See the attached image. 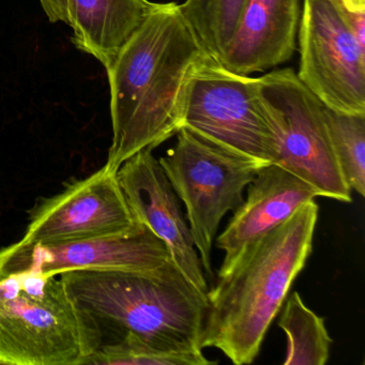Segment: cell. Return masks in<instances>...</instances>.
<instances>
[{"mask_svg":"<svg viewBox=\"0 0 365 365\" xmlns=\"http://www.w3.org/2000/svg\"><path fill=\"white\" fill-rule=\"evenodd\" d=\"M134 219L117 172L106 166L87 178L43 198L29 212L23 243H61L130 234L142 227Z\"/></svg>","mask_w":365,"mask_h":365,"instance_id":"9c48e42d","label":"cell"},{"mask_svg":"<svg viewBox=\"0 0 365 365\" xmlns=\"http://www.w3.org/2000/svg\"><path fill=\"white\" fill-rule=\"evenodd\" d=\"M346 14L354 37L359 44L365 48V11H349L346 9Z\"/></svg>","mask_w":365,"mask_h":365,"instance_id":"ffe728a7","label":"cell"},{"mask_svg":"<svg viewBox=\"0 0 365 365\" xmlns=\"http://www.w3.org/2000/svg\"><path fill=\"white\" fill-rule=\"evenodd\" d=\"M299 0H247L219 63L241 76L272 69L294 56Z\"/></svg>","mask_w":365,"mask_h":365,"instance_id":"4fadbf2b","label":"cell"},{"mask_svg":"<svg viewBox=\"0 0 365 365\" xmlns=\"http://www.w3.org/2000/svg\"><path fill=\"white\" fill-rule=\"evenodd\" d=\"M299 46L301 82L331 110L365 115V48L339 0H304Z\"/></svg>","mask_w":365,"mask_h":365,"instance_id":"ba28073f","label":"cell"},{"mask_svg":"<svg viewBox=\"0 0 365 365\" xmlns=\"http://www.w3.org/2000/svg\"><path fill=\"white\" fill-rule=\"evenodd\" d=\"M331 142L350 189L365 195V115L344 114L324 106Z\"/></svg>","mask_w":365,"mask_h":365,"instance_id":"e0dca14e","label":"cell"},{"mask_svg":"<svg viewBox=\"0 0 365 365\" xmlns=\"http://www.w3.org/2000/svg\"><path fill=\"white\" fill-rule=\"evenodd\" d=\"M262 100L279 132L275 165L307 182L317 196L352 200L331 142L324 104L292 69L274 70L259 78Z\"/></svg>","mask_w":365,"mask_h":365,"instance_id":"52a82bcc","label":"cell"},{"mask_svg":"<svg viewBox=\"0 0 365 365\" xmlns=\"http://www.w3.org/2000/svg\"><path fill=\"white\" fill-rule=\"evenodd\" d=\"M182 127L266 165L277 160L279 132L259 78L230 71L210 55L190 78Z\"/></svg>","mask_w":365,"mask_h":365,"instance_id":"8992f818","label":"cell"},{"mask_svg":"<svg viewBox=\"0 0 365 365\" xmlns=\"http://www.w3.org/2000/svg\"><path fill=\"white\" fill-rule=\"evenodd\" d=\"M279 327L287 336L285 365H324L330 358L332 339L324 318L305 305L299 292L286 299Z\"/></svg>","mask_w":365,"mask_h":365,"instance_id":"9a60e30c","label":"cell"},{"mask_svg":"<svg viewBox=\"0 0 365 365\" xmlns=\"http://www.w3.org/2000/svg\"><path fill=\"white\" fill-rule=\"evenodd\" d=\"M247 1L185 0L180 9L202 48L219 61L234 36Z\"/></svg>","mask_w":365,"mask_h":365,"instance_id":"2e32d148","label":"cell"},{"mask_svg":"<svg viewBox=\"0 0 365 365\" xmlns=\"http://www.w3.org/2000/svg\"><path fill=\"white\" fill-rule=\"evenodd\" d=\"M172 259L165 243L147 226L125 235L61 243H12L0 249V277L34 272L150 271Z\"/></svg>","mask_w":365,"mask_h":365,"instance_id":"30bf717a","label":"cell"},{"mask_svg":"<svg viewBox=\"0 0 365 365\" xmlns=\"http://www.w3.org/2000/svg\"><path fill=\"white\" fill-rule=\"evenodd\" d=\"M39 3L51 23L68 24V0H39Z\"/></svg>","mask_w":365,"mask_h":365,"instance_id":"d6986e66","label":"cell"},{"mask_svg":"<svg viewBox=\"0 0 365 365\" xmlns=\"http://www.w3.org/2000/svg\"><path fill=\"white\" fill-rule=\"evenodd\" d=\"M176 144L159 162L187 209V221L204 272L215 279L213 241L220 224L245 197L243 192L266 166L182 127Z\"/></svg>","mask_w":365,"mask_h":365,"instance_id":"5b68a950","label":"cell"},{"mask_svg":"<svg viewBox=\"0 0 365 365\" xmlns=\"http://www.w3.org/2000/svg\"><path fill=\"white\" fill-rule=\"evenodd\" d=\"M208 53L176 3L158 4L108 68L112 145L106 168L176 135L183 125L187 87Z\"/></svg>","mask_w":365,"mask_h":365,"instance_id":"6da1fadb","label":"cell"},{"mask_svg":"<svg viewBox=\"0 0 365 365\" xmlns=\"http://www.w3.org/2000/svg\"><path fill=\"white\" fill-rule=\"evenodd\" d=\"M61 277L104 341L131 334L166 351H202L208 297L173 259L150 271H71Z\"/></svg>","mask_w":365,"mask_h":365,"instance_id":"3957f363","label":"cell"},{"mask_svg":"<svg viewBox=\"0 0 365 365\" xmlns=\"http://www.w3.org/2000/svg\"><path fill=\"white\" fill-rule=\"evenodd\" d=\"M102 343L61 275L0 277V365H85Z\"/></svg>","mask_w":365,"mask_h":365,"instance_id":"277c9868","label":"cell"},{"mask_svg":"<svg viewBox=\"0 0 365 365\" xmlns=\"http://www.w3.org/2000/svg\"><path fill=\"white\" fill-rule=\"evenodd\" d=\"M117 176L134 219L165 243L183 275L207 294L208 283L180 200L153 150L144 149L132 155Z\"/></svg>","mask_w":365,"mask_h":365,"instance_id":"8fae6325","label":"cell"},{"mask_svg":"<svg viewBox=\"0 0 365 365\" xmlns=\"http://www.w3.org/2000/svg\"><path fill=\"white\" fill-rule=\"evenodd\" d=\"M202 352L183 354L166 351L127 334L104 341L89 356L85 365H210Z\"/></svg>","mask_w":365,"mask_h":365,"instance_id":"ac0fdd59","label":"cell"},{"mask_svg":"<svg viewBox=\"0 0 365 365\" xmlns=\"http://www.w3.org/2000/svg\"><path fill=\"white\" fill-rule=\"evenodd\" d=\"M349 11H365V0H339Z\"/></svg>","mask_w":365,"mask_h":365,"instance_id":"44dd1931","label":"cell"},{"mask_svg":"<svg viewBox=\"0 0 365 365\" xmlns=\"http://www.w3.org/2000/svg\"><path fill=\"white\" fill-rule=\"evenodd\" d=\"M315 197L317 194L307 182L281 166L260 168L247 185V198L217 238V249L225 254L219 277L230 272L254 245Z\"/></svg>","mask_w":365,"mask_h":365,"instance_id":"7c38bea8","label":"cell"},{"mask_svg":"<svg viewBox=\"0 0 365 365\" xmlns=\"http://www.w3.org/2000/svg\"><path fill=\"white\" fill-rule=\"evenodd\" d=\"M315 200L254 245L208 297L202 348L221 350L234 364H251L313 251Z\"/></svg>","mask_w":365,"mask_h":365,"instance_id":"7a4b0ae2","label":"cell"},{"mask_svg":"<svg viewBox=\"0 0 365 365\" xmlns=\"http://www.w3.org/2000/svg\"><path fill=\"white\" fill-rule=\"evenodd\" d=\"M157 6L148 0H68L72 42L108 68Z\"/></svg>","mask_w":365,"mask_h":365,"instance_id":"5bb4252c","label":"cell"}]
</instances>
